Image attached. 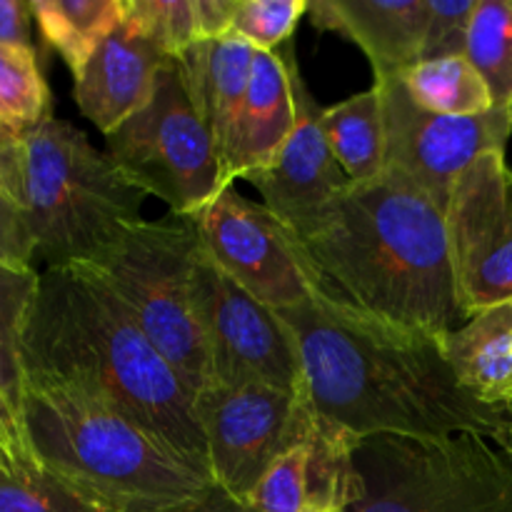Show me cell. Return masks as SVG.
<instances>
[{"label": "cell", "mask_w": 512, "mask_h": 512, "mask_svg": "<svg viewBox=\"0 0 512 512\" xmlns=\"http://www.w3.org/2000/svg\"><path fill=\"white\" fill-rule=\"evenodd\" d=\"M478 0H428V23H425L420 60L465 58L468 48L470 20H473Z\"/></svg>", "instance_id": "f546056e"}, {"label": "cell", "mask_w": 512, "mask_h": 512, "mask_svg": "<svg viewBox=\"0 0 512 512\" xmlns=\"http://www.w3.org/2000/svg\"><path fill=\"white\" fill-rule=\"evenodd\" d=\"M0 198L15 205L23 203V138L0 148Z\"/></svg>", "instance_id": "e575fe53"}, {"label": "cell", "mask_w": 512, "mask_h": 512, "mask_svg": "<svg viewBox=\"0 0 512 512\" xmlns=\"http://www.w3.org/2000/svg\"><path fill=\"white\" fill-rule=\"evenodd\" d=\"M23 373L25 380L63 383L108 405L210 475L195 395L83 265L40 273L23 333Z\"/></svg>", "instance_id": "7a4b0ae2"}, {"label": "cell", "mask_w": 512, "mask_h": 512, "mask_svg": "<svg viewBox=\"0 0 512 512\" xmlns=\"http://www.w3.org/2000/svg\"><path fill=\"white\" fill-rule=\"evenodd\" d=\"M305 13L308 0H238L233 33L248 40L255 50L278 53L290 43Z\"/></svg>", "instance_id": "83f0119b"}, {"label": "cell", "mask_w": 512, "mask_h": 512, "mask_svg": "<svg viewBox=\"0 0 512 512\" xmlns=\"http://www.w3.org/2000/svg\"><path fill=\"white\" fill-rule=\"evenodd\" d=\"M460 388L483 405L512 410V300L480 310L440 338Z\"/></svg>", "instance_id": "d6986e66"}, {"label": "cell", "mask_w": 512, "mask_h": 512, "mask_svg": "<svg viewBox=\"0 0 512 512\" xmlns=\"http://www.w3.org/2000/svg\"><path fill=\"white\" fill-rule=\"evenodd\" d=\"M300 245L318 275V293L350 313L433 338L465 320L445 210L405 185L383 175L350 183Z\"/></svg>", "instance_id": "3957f363"}, {"label": "cell", "mask_w": 512, "mask_h": 512, "mask_svg": "<svg viewBox=\"0 0 512 512\" xmlns=\"http://www.w3.org/2000/svg\"><path fill=\"white\" fill-rule=\"evenodd\" d=\"M238 0H195L200 40L223 38L233 30V15Z\"/></svg>", "instance_id": "836d02e7"}, {"label": "cell", "mask_w": 512, "mask_h": 512, "mask_svg": "<svg viewBox=\"0 0 512 512\" xmlns=\"http://www.w3.org/2000/svg\"><path fill=\"white\" fill-rule=\"evenodd\" d=\"M320 125L350 183H373L383 175L385 125L378 90H363L323 108Z\"/></svg>", "instance_id": "ffe728a7"}, {"label": "cell", "mask_w": 512, "mask_h": 512, "mask_svg": "<svg viewBox=\"0 0 512 512\" xmlns=\"http://www.w3.org/2000/svg\"><path fill=\"white\" fill-rule=\"evenodd\" d=\"M193 303L210 355L213 383H260L285 393L303 390L298 348L278 310L240 288L200 248Z\"/></svg>", "instance_id": "7c38bea8"}, {"label": "cell", "mask_w": 512, "mask_h": 512, "mask_svg": "<svg viewBox=\"0 0 512 512\" xmlns=\"http://www.w3.org/2000/svg\"><path fill=\"white\" fill-rule=\"evenodd\" d=\"M0 470H5V473H25V468H20V465L15 463V458L3 448V445H0Z\"/></svg>", "instance_id": "8d00e7d4"}, {"label": "cell", "mask_w": 512, "mask_h": 512, "mask_svg": "<svg viewBox=\"0 0 512 512\" xmlns=\"http://www.w3.org/2000/svg\"><path fill=\"white\" fill-rule=\"evenodd\" d=\"M215 485L248 503L270 465L313 425L305 390L285 393L260 383H210L193 400Z\"/></svg>", "instance_id": "9c48e42d"}, {"label": "cell", "mask_w": 512, "mask_h": 512, "mask_svg": "<svg viewBox=\"0 0 512 512\" xmlns=\"http://www.w3.org/2000/svg\"><path fill=\"white\" fill-rule=\"evenodd\" d=\"M255 53L248 40L230 30L223 38L198 40L175 58L190 100L213 135L220 168L248 93Z\"/></svg>", "instance_id": "ac0fdd59"}, {"label": "cell", "mask_w": 512, "mask_h": 512, "mask_svg": "<svg viewBox=\"0 0 512 512\" xmlns=\"http://www.w3.org/2000/svg\"><path fill=\"white\" fill-rule=\"evenodd\" d=\"M313 512H345V510H313Z\"/></svg>", "instance_id": "f35d334b"}, {"label": "cell", "mask_w": 512, "mask_h": 512, "mask_svg": "<svg viewBox=\"0 0 512 512\" xmlns=\"http://www.w3.org/2000/svg\"><path fill=\"white\" fill-rule=\"evenodd\" d=\"M145 198L75 125L50 115L23 133L20 208L45 270L90 263L120 230L145 220Z\"/></svg>", "instance_id": "5b68a950"}, {"label": "cell", "mask_w": 512, "mask_h": 512, "mask_svg": "<svg viewBox=\"0 0 512 512\" xmlns=\"http://www.w3.org/2000/svg\"><path fill=\"white\" fill-rule=\"evenodd\" d=\"M0 512H103L85 503L43 468L0 470Z\"/></svg>", "instance_id": "f1b7e54d"}, {"label": "cell", "mask_w": 512, "mask_h": 512, "mask_svg": "<svg viewBox=\"0 0 512 512\" xmlns=\"http://www.w3.org/2000/svg\"><path fill=\"white\" fill-rule=\"evenodd\" d=\"M30 23H33V8L28 0H0V45L33 48Z\"/></svg>", "instance_id": "d6a6232c"}, {"label": "cell", "mask_w": 512, "mask_h": 512, "mask_svg": "<svg viewBox=\"0 0 512 512\" xmlns=\"http://www.w3.org/2000/svg\"><path fill=\"white\" fill-rule=\"evenodd\" d=\"M190 218L203 253L268 308H295L318 293V275L293 230L233 185Z\"/></svg>", "instance_id": "8fae6325"}, {"label": "cell", "mask_w": 512, "mask_h": 512, "mask_svg": "<svg viewBox=\"0 0 512 512\" xmlns=\"http://www.w3.org/2000/svg\"><path fill=\"white\" fill-rule=\"evenodd\" d=\"M105 153L135 188L163 200L170 215L190 218L225 190L215 140L175 58L160 70L150 103L105 135Z\"/></svg>", "instance_id": "ba28073f"}, {"label": "cell", "mask_w": 512, "mask_h": 512, "mask_svg": "<svg viewBox=\"0 0 512 512\" xmlns=\"http://www.w3.org/2000/svg\"><path fill=\"white\" fill-rule=\"evenodd\" d=\"M278 315L298 348L305 398L323 423L355 440L478 435L512 453V410L465 393L440 338L375 323L320 293Z\"/></svg>", "instance_id": "6da1fadb"}, {"label": "cell", "mask_w": 512, "mask_h": 512, "mask_svg": "<svg viewBox=\"0 0 512 512\" xmlns=\"http://www.w3.org/2000/svg\"><path fill=\"white\" fill-rule=\"evenodd\" d=\"M420 108L453 118H473L493 110V95L468 58L423 60L400 73Z\"/></svg>", "instance_id": "7402d4cb"}, {"label": "cell", "mask_w": 512, "mask_h": 512, "mask_svg": "<svg viewBox=\"0 0 512 512\" xmlns=\"http://www.w3.org/2000/svg\"><path fill=\"white\" fill-rule=\"evenodd\" d=\"M465 58L488 83L493 108L508 110L512 103V0H478Z\"/></svg>", "instance_id": "cb8c5ba5"}, {"label": "cell", "mask_w": 512, "mask_h": 512, "mask_svg": "<svg viewBox=\"0 0 512 512\" xmlns=\"http://www.w3.org/2000/svg\"><path fill=\"white\" fill-rule=\"evenodd\" d=\"M0 445L8 450L10 455L15 458V463L25 470H35L40 468L35 463L33 453L28 448V440H25V430H23V420H20V413L15 410V405L0 393Z\"/></svg>", "instance_id": "1f68e13d"}, {"label": "cell", "mask_w": 512, "mask_h": 512, "mask_svg": "<svg viewBox=\"0 0 512 512\" xmlns=\"http://www.w3.org/2000/svg\"><path fill=\"white\" fill-rule=\"evenodd\" d=\"M30 8L45 43L58 50L78 78L98 45L123 20L125 0H30Z\"/></svg>", "instance_id": "44dd1931"}, {"label": "cell", "mask_w": 512, "mask_h": 512, "mask_svg": "<svg viewBox=\"0 0 512 512\" xmlns=\"http://www.w3.org/2000/svg\"><path fill=\"white\" fill-rule=\"evenodd\" d=\"M288 60L298 120L275 163L265 170L248 173L243 180L258 190L265 208L278 215L280 223L288 225L295 238L303 240L323 223L330 208L348 190L350 180L325 140L320 125L323 108L305 88L293 43H290Z\"/></svg>", "instance_id": "5bb4252c"}, {"label": "cell", "mask_w": 512, "mask_h": 512, "mask_svg": "<svg viewBox=\"0 0 512 512\" xmlns=\"http://www.w3.org/2000/svg\"><path fill=\"white\" fill-rule=\"evenodd\" d=\"M305 438L298 445H293L288 453L280 455L270 465L268 473L263 475V480L248 500V505L255 512H310L308 440Z\"/></svg>", "instance_id": "4316f807"}, {"label": "cell", "mask_w": 512, "mask_h": 512, "mask_svg": "<svg viewBox=\"0 0 512 512\" xmlns=\"http://www.w3.org/2000/svg\"><path fill=\"white\" fill-rule=\"evenodd\" d=\"M385 125L383 178L405 185L448 210L455 180L485 153H505L512 135L510 110L493 108L453 118L420 108L403 78L375 80Z\"/></svg>", "instance_id": "30bf717a"}, {"label": "cell", "mask_w": 512, "mask_h": 512, "mask_svg": "<svg viewBox=\"0 0 512 512\" xmlns=\"http://www.w3.org/2000/svg\"><path fill=\"white\" fill-rule=\"evenodd\" d=\"M508 110H510V128H512V103H510V108H508Z\"/></svg>", "instance_id": "ab89813d"}, {"label": "cell", "mask_w": 512, "mask_h": 512, "mask_svg": "<svg viewBox=\"0 0 512 512\" xmlns=\"http://www.w3.org/2000/svg\"><path fill=\"white\" fill-rule=\"evenodd\" d=\"M290 43L278 53H255L248 93L220 168L223 188H230L235 180H243L255 170L270 168L293 133L298 108L290 78Z\"/></svg>", "instance_id": "2e32d148"}, {"label": "cell", "mask_w": 512, "mask_h": 512, "mask_svg": "<svg viewBox=\"0 0 512 512\" xmlns=\"http://www.w3.org/2000/svg\"><path fill=\"white\" fill-rule=\"evenodd\" d=\"M198 253L193 218L170 215L128 225L83 265L120 300L193 395L213 383L208 345L193 303Z\"/></svg>", "instance_id": "8992f818"}, {"label": "cell", "mask_w": 512, "mask_h": 512, "mask_svg": "<svg viewBox=\"0 0 512 512\" xmlns=\"http://www.w3.org/2000/svg\"><path fill=\"white\" fill-rule=\"evenodd\" d=\"M168 60L123 13L118 28L73 78L75 105L100 133L110 135L150 103Z\"/></svg>", "instance_id": "9a60e30c"}, {"label": "cell", "mask_w": 512, "mask_h": 512, "mask_svg": "<svg viewBox=\"0 0 512 512\" xmlns=\"http://www.w3.org/2000/svg\"><path fill=\"white\" fill-rule=\"evenodd\" d=\"M445 223L465 320L512 300V168L505 153L480 155L460 173Z\"/></svg>", "instance_id": "4fadbf2b"}, {"label": "cell", "mask_w": 512, "mask_h": 512, "mask_svg": "<svg viewBox=\"0 0 512 512\" xmlns=\"http://www.w3.org/2000/svg\"><path fill=\"white\" fill-rule=\"evenodd\" d=\"M163 512H255V510L250 508L248 503H240V500H235L233 495L225 493L220 485H213V488L205 490L200 498Z\"/></svg>", "instance_id": "d590c367"}, {"label": "cell", "mask_w": 512, "mask_h": 512, "mask_svg": "<svg viewBox=\"0 0 512 512\" xmlns=\"http://www.w3.org/2000/svg\"><path fill=\"white\" fill-rule=\"evenodd\" d=\"M125 18L168 58L200 40L195 0H125Z\"/></svg>", "instance_id": "484cf974"}, {"label": "cell", "mask_w": 512, "mask_h": 512, "mask_svg": "<svg viewBox=\"0 0 512 512\" xmlns=\"http://www.w3.org/2000/svg\"><path fill=\"white\" fill-rule=\"evenodd\" d=\"M360 490L345 512H512V453L478 435L358 440Z\"/></svg>", "instance_id": "52a82bcc"}, {"label": "cell", "mask_w": 512, "mask_h": 512, "mask_svg": "<svg viewBox=\"0 0 512 512\" xmlns=\"http://www.w3.org/2000/svg\"><path fill=\"white\" fill-rule=\"evenodd\" d=\"M35 463L103 512H163L213 478L108 405L53 380H25L20 403Z\"/></svg>", "instance_id": "277c9868"}, {"label": "cell", "mask_w": 512, "mask_h": 512, "mask_svg": "<svg viewBox=\"0 0 512 512\" xmlns=\"http://www.w3.org/2000/svg\"><path fill=\"white\" fill-rule=\"evenodd\" d=\"M50 105L35 48L0 45V123L23 135L53 115Z\"/></svg>", "instance_id": "d4e9b609"}, {"label": "cell", "mask_w": 512, "mask_h": 512, "mask_svg": "<svg viewBox=\"0 0 512 512\" xmlns=\"http://www.w3.org/2000/svg\"><path fill=\"white\" fill-rule=\"evenodd\" d=\"M38 285L40 273L33 265L0 263V393L18 413L25 388L23 333Z\"/></svg>", "instance_id": "603a6c76"}, {"label": "cell", "mask_w": 512, "mask_h": 512, "mask_svg": "<svg viewBox=\"0 0 512 512\" xmlns=\"http://www.w3.org/2000/svg\"><path fill=\"white\" fill-rule=\"evenodd\" d=\"M308 15L313 28L333 30L358 45L375 80H385L420 60L428 0H313Z\"/></svg>", "instance_id": "e0dca14e"}, {"label": "cell", "mask_w": 512, "mask_h": 512, "mask_svg": "<svg viewBox=\"0 0 512 512\" xmlns=\"http://www.w3.org/2000/svg\"><path fill=\"white\" fill-rule=\"evenodd\" d=\"M0 263L33 265V243L23 208L0 198Z\"/></svg>", "instance_id": "4dcf8cb0"}, {"label": "cell", "mask_w": 512, "mask_h": 512, "mask_svg": "<svg viewBox=\"0 0 512 512\" xmlns=\"http://www.w3.org/2000/svg\"><path fill=\"white\" fill-rule=\"evenodd\" d=\"M20 138H23V135L13 133V130H10L8 125L0 123V148H8V145H15Z\"/></svg>", "instance_id": "74e56055"}]
</instances>
